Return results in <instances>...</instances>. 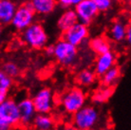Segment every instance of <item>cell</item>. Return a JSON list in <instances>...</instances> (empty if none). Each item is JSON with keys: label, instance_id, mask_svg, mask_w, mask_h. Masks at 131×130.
Returning a JSON list of instances; mask_svg holds the SVG:
<instances>
[{"label": "cell", "instance_id": "12", "mask_svg": "<svg viewBox=\"0 0 131 130\" xmlns=\"http://www.w3.org/2000/svg\"><path fill=\"white\" fill-rule=\"evenodd\" d=\"M16 8L13 0H0V25L10 24Z\"/></svg>", "mask_w": 131, "mask_h": 130}, {"label": "cell", "instance_id": "9", "mask_svg": "<svg viewBox=\"0 0 131 130\" xmlns=\"http://www.w3.org/2000/svg\"><path fill=\"white\" fill-rule=\"evenodd\" d=\"M74 10L78 18V22L83 23L86 26L91 24L99 13L98 9L92 0H83L74 8Z\"/></svg>", "mask_w": 131, "mask_h": 130}, {"label": "cell", "instance_id": "3", "mask_svg": "<svg viewBox=\"0 0 131 130\" xmlns=\"http://www.w3.org/2000/svg\"><path fill=\"white\" fill-rule=\"evenodd\" d=\"M53 56L60 65L64 67H71L75 64L78 57L77 47L69 44L64 39L59 40L53 45Z\"/></svg>", "mask_w": 131, "mask_h": 130}, {"label": "cell", "instance_id": "2", "mask_svg": "<svg viewBox=\"0 0 131 130\" xmlns=\"http://www.w3.org/2000/svg\"><path fill=\"white\" fill-rule=\"evenodd\" d=\"M86 102V95L80 86H74L67 90L61 97V105L65 112L73 115L82 108Z\"/></svg>", "mask_w": 131, "mask_h": 130}, {"label": "cell", "instance_id": "17", "mask_svg": "<svg viewBox=\"0 0 131 130\" xmlns=\"http://www.w3.org/2000/svg\"><path fill=\"white\" fill-rule=\"evenodd\" d=\"M89 47L92 51L98 55L110 50V44L108 42V40L104 36H97L91 39L89 42Z\"/></svg>", "mask_w": 131, "mask_h": 130}, {"label": "cell", "instance_id": "20", "mask_svg": "<svg viewBox=\"0 0 131 130\" xmlns=\"http://www.w3.org/2000/svg\"><path fill=\"white\" fill-rule=\"evenodd\" d=\"M113 88L112 86H105L104 85V88H101L94 91V93L91 96V100L94 104H104L105 102L108 101V99L111 97L113 94Z\"/></svg>", "mask_w": 131, "mask_h": 130}, {"label": "cell", "instance_id": "30", "mask_svg": "<svg viewBox=\"0 0 131 130\" xmlns=\"http://www.w3.org/2000/svg\"><path fill=\"white\" fill-rule=\"evenodd\" d=\"M1 34H2V27L0 25V37H1Z\"/></svg>", "mask_w": 131, "mask_h": 130}, {"label": "cell", "instance_id": "18", "mask_svg": "<svg viewBox=\"0 0 131 130\" xmlns=\"http://www.w3.org/2000/svg\"><path fill=\"white\" fill-rule=\"evenodd\" d=\"M75 80L78 85L88 88V86H90L95 83L96 74L91 69H83L77 74Z\"/></svg>", "mask_w": 131, "mask_h": 130}, {"label": "cell", "instance_id": "15", "mask_svg": "<svg viewBox=\"0 0 131 130\" xmlns=\"http://www.w3.org/2000/svg\"><path fill=\"white\" fill-rule=\"evenodd\" d=\"M31 124L35 130H52L54 127V120L49 114L37 113Z\"/></svg>", "mask_w": 131, "mask_h": 130}, {"label": "cell", "instance_id": "27", "mask_svg": "<svg viewBox=\"0 0 131 130\" xmlns=\"http://www.w3.org/2000/svg\"><path fill=\"white\" fill-rule=\"evenodd\" d=\"M44 49H46L47 55L53 56V46H46Z\"/></svg>", "mask_w": 131, "mask_h": 130}, {"label": "cell", "instance_id": "11", "mask_svg": "<svg viewBox=\"0 0 131 130\" xmlns=\"http://www.w3.org/2000/svg\"><path fill=\"white\" fill-rule=\"evenodd\" d=\"M115 61H116V57L111 50L98 55V58L96 59L95 62V69H94L95 74L102 76L109 68L115 66Z\"/></svg>", "mask_w": 131, "mask_h": 130}, {"label": "cell", "instance_id": "7", "mask_svg": "<svg viewBox=\"0 0 131 130\" xmlns=\"http://www.w3.org/2000/svg\"><path fill=\"white\" fill-rule=\"evenodd\" d=\"M0 120L7 122L13 127L20 124L18 104L13 99L7 98L0 104Z\"/></svg>", "mask_w": 131, "mask_h": 130}, {"label": "cell", "instance_id": "29", "mask_svg": "<svg viewBox=\"0 0 131 130\" xmlns=\"http://www.w3.org/2000/svg\"><path fill=\"white\" fill-rule=\"evenodd\" d=\"M64 130H79V129L73 124H67V125H66Z\"/></svg>", "mask_w": 131, "mask_h": 130}, {"label": "cell", "instance_id": "19", "mask_svg": "<svg viewBox=\"0 0 131 130\" xmlns=\"http://www.w3.org/2000/svg\"><path fill=\"white\" fill-rule=\"evenodd\" d=\"M101 77L103 85L105 86H113L121 77V69L118 67L113 66L111 68H109L107 71H105L102 75Z\"/></svg>", "mask_w": 131, "mask_h": 130}, {"label": "cell", "instance_id": "24", "mask_svg": "<svg viewBox=\"0 0 131 130\" xmlns=\"http://www.w3.org/2000/svg\"><path fill=\"white\" fill-rule=\"evenodd\" d=\"M83 0H57V4L63 9H72L75 8Z\"/></svg>", "mask_w": 131, "mask_h": 130}, {"label": "cell", "instance_id": "6", "mask_svg": "<svg viewBox=\"0 0 131 130\" xmlns=\"http://www.w3.org/2000/svg\"><path fill=\"white\" fill-rule=\"evenodd\" d=\"M89 34V30L88 26L83 23L77 22L69 29L63 31L62 39L75 47H79L82 46L88 40Z\"/></svg>", "mask_w": 131, "mask_h": 130}, {"label": "cell", "instance_id": "13", "mask_svg": "<svg viewBox=\"0 0 131 130\" xmlns=\"http://www.w3.org/2000/svg\"><path fill=\"white\" fill-rule=\"evenodd\" d=\"M29 3L36 14L48 15L55 10L57 0H30Z\"/></svg>", "mask_w": 131, "mask_h": 130}, {"label": "cell", "instance_id": "5", "mask_svg": "<svg viewBox=\"0 0 131 130\" xmlns=\"http://www.w3.org/2000/svg\"><path fill=\"white\" fill-rule=\"evenodd\" d=\"M35 14L30 3H26L17 7L10 24L17 30L22 31L34 22Z\"/></svg>", "mask_w": 131, "mask_h": 130}, {"label": "cell", "instance_id": "14", "mask_svg": "<svg viewBox=\"0 0 131 130\" xmlns=\"http://www.w3.org/2000/svg\"><path fill=\"white\" fill-rule=\"evenodd\" d=\"M77 22L78 18L74 9H65V12L61 14V16L57 21V27L63 32Z\"/></svg>", "mask_w": 131, "mask_h": 130}, {"label": "cell", "instance_id": "1", "mask_svg": "<svg viewBox=\"0 0 131 130\" xmlns=\"http://www.w3.org/2000/svg\"><path fill=\"white\" fill-rule=\"evenodd\" d=\"M22 40L31 49H42L48 44L49 36L45 28L40 23L33 22L31 25L22 30Z\"/></svg>", "mask_w": 131, "mask_h": 130}, {"label": "cell", "instance_id": "10", "mask_svg": "<svg viewBox=\"0 0 131 130\" xmlns=\"http://www.w3.org/2000/svg\"><path fill=\"white\" fill-rule=\"evenodd\" d=\"M18 104V109H19L20 115V124L22 125H29L32 123L33 119L37 114L34 107V104L32 103V100L30 98H25L21 100Z\"/></svg>", "mask_w": 131, "mask_h": 130}, {"label": "cell", "instance_id": "16", "mask_svg": "<svg viewBox=\"0 0 131 130\" xmlns=\"http://www.w3.org/2000/svg\"><path fill=\"white\" fill-rule=\"evenodd\" d=\"M127 25L122 20H117L112 24L109 29V36L115 42H122L125 38Z\"/></svg>", "mask_w": 131, "mask_h": 130}, {"label": "cell", "instance_id": "23", "mask_svg": "<svg viewBox=\"0 0 131 130\" xmlns=\"http://www.w3.org/2000/svg\"><path fill=\"white\" fill-rule=\"evenodd\" d=\"M12 85H13V78L8 76L2 69H0V88L9 90L12 88Z\"/></svg>", "mask_w": 131, "mask_h": 130}, {"label": "cell", "instance_id": "28", "mask_svg": "<svg viewBox=\"0 0 131 130\" xmlns=\"http://www.w3.org/2000/svg\"><path fill=\"white\" fill-rule=\"evenodd\" d=\"M125 40L127 41L128 44H130V42H131V29L129 28V27H127V29H126V33H125Z\"/></svg>", "mask_w": 131, "mask_h": 130}, {"label": "cell", "instance_id": "22", "mask_svg": "<svg viewBox=\"0 0 131 130\" xmlns=\"http://www.w3.org/2000/svg\"><path fill=\"white\" fill-rule=\"evenodd\" d=\"M96 5L99 12H107L115 3V0H92Z\"/></svg>", "mask_w": 131, "mask_h": 130}, {"label": "cell", "instance_id": "25", "mask_svg": "<svg viewBox=\"0 0 131 130\" xmlns=\"http://www.w3.org/2000/svg\"><path fill=\"white\" fill-rule=\"evenodd\" d=\"M0 130H13V126L7 122L0 120Z\"/></svg>", "mask_w": 131, "mask_h": 130}, {"label": "cell", "instance_id": "4", "mask_svg": "<svg viewBox=\"0 0 131 130\" xmlns=\"http://www.w3.org/2000/svg\"><path fill=\"white\" fill-rule=\"evenodd\" d=\"M99 120V112L92 105H84L73 114L72 124L79 130H91Z\"/></svg>", "mask_w": 131, "mask_h": 130}, {"label": "cell", "instance_id": "8", "mask_svg": "<svg viewBox=\"0 0 131 130\" xmlns=\"http://www.w3.org/2000/svg\"><path fill=\"white\" fill-rule=\"evenodd\" d=\"M37 113L49 114L54 105L53 93L50 88H43L31 99Z\"/></svg>", "mask_w": 131, "mask_h": 130}, {"label": "cell", "instance_id": "26", "mask_svg": "<svg viewBox=\"0 0 131 130\" xmlns=\"http://www.w3.org/2000/svg\"><path fill=\"white\" fill-rule=\"evenodd\" d=\"M8 97H9V90L0 88V104L3 103Z\"/></svg>", "mask_w": 131, "mask_h": 130}, {"label": "cell", "instance_id": "21", "mask_svg": "<svg viewBox=\"0 0 131 130\" xmlns=\"http://www.w3.org/2000/svg\"><path fill=\"white\" fill-rule=\"evenodd\" d=\"M5 73H6L8 76H10V78H14V77H17L19 75L20 69L19 67L14 64L13 62H8L6 64H4L3 68H2Z\"/></svg>", "mask_w": 131, "mask_h": 130}]
</instances>
